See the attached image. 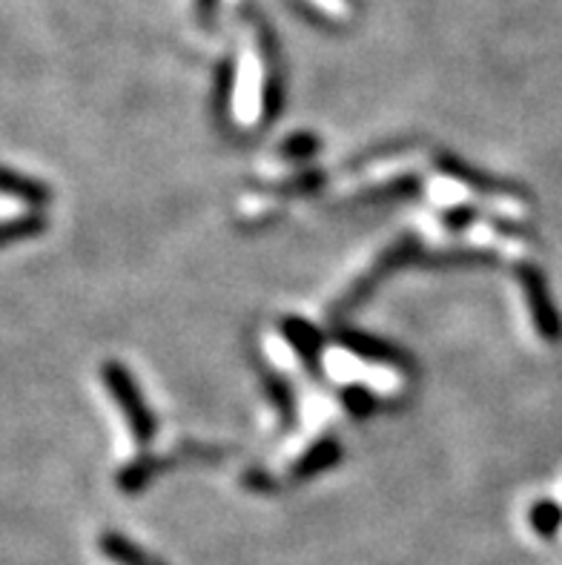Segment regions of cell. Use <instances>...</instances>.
Returning a JSON list of instances; mask_svg holds the SVG:
<instances>
[{
    "mask_svg": "<svg viewBox=\"0 0 562 565\" xmlns=\"http://www.w3.org/2000/svg\"><path fill=\"white\" fill-rule=\"evenodd\" d=\"M43 230H46V218L41 213H26L18 215V218H9V222H0V250L14 242L41 236Z\"/></svg>",
    "mask_w": 562,
    "mask_h": 565,
    "instance_id": "4fadbf2b",
    "label": "cell"
},
{
    "mask_svg": "<svg viewBox=\"0 0 562 565\" xmlns=\"http://www.w3.org/2000/svg\"><path fill=\"white\" fill-rule=\"evenodd\" d=\"M339 402H342L344 411H348L353 419H368V416L377 414L379 408L377 394H373L371 387H364V385L342 387V391H339Z\"/></svg>",
    "mask_w": 562,
    "mask_h": 565,
    "instance_id": "9a60e30c",
    "label": "cell"
},
{
    "mask_svg": "<svg viewBox=\"0 0 562 565\" xmlns=\"http://www.w3.org/2000/svg\"><path fill=\"white\" fill-rule=\"evenodd\" d=\"M517 281H520L522 296L528 301L531 322H534L537 333L549 344L562 342V316L556 310L554 299H551V285L545 279L542 267L531 265V262H522V265H517Z\"/></svg>",
    "mask_w": 562,
    "mask_h": 565,
    "instance_id": "3957f363",
    "label": "cell"
},
{
    "mask_svg": "<svg viewBox=\"0 0 562 565\" xmlns=\"http://www.w3.org/2000/svg\"><path fill=\"white\" fill-rule=\"evenodd\" d=\"M233 78H235L233 61H227V64H221L219 81H215V95H213V115H215V121H219V124H224V118H227V121H230V100H233Z\"/></svg>",
    "mask_w": 562,
    "mask_h": 565,
    "instance_id": "2e32d148",
    "label": "cell"
},
{
    "mask_svg": "<svg viewBox=\"0 0 562 565\" xmlns=\"http://www.w3.org/2000/svg\"><path fill=\"white\" fill-rule=\"evenodd\" d=\"M342 443L333 437H321L319 443H314L310 448H307L305 454H301L296 462L290 466V482H307L314 480V477H319V473L330 471V468H336L339 462H342Z\"/></svg>",
    "mask_w": 562,
    "mask_h": 565,
    "instance_id": "52a82bcc",
    "label": "cell"
},
{
    "mask_svg": "<svg viewBox=\"0 0 562 565\" xmlns=\"http://www.w3.org/2000/svg\"><path fill=\"white\" fill-rule=\"evenodd\" d=\"M282 337L287 339L296 356L301 359V365L307 367L310 376H321V351H325V337L319 328L301 319V316H285L282 319Z\"/></svg>",
    "mask_w": 562,
    "mask_h": 565,
    "instance_id": "8992f818",
    "label": "cell"
},
{
    "mask_svg": "<svg viewBox=\"0 0 562 565\" xmlns=\"http://www.w3.org/2000/svg\"><path fill=\"white\" fill-rule=\"evenodd\" d=\"M179 457L181 454H170V459L138 457L136 462H129V466L118 473V488H121L124 494H138V491H144V488L156 480V473L167 471Z\"/></svg>",
    "mask_w": 562,
    "mask_h": 565,
    "instance_id": "8fae6325",
    "label": "cell"
},
{
    "mask_svg": "<svg viewBox=\"0 0 562 565\" xmlns=\"http://www.w3.org/2000/svg\"><path fill=\"white\" fill-rule=\"evenodd\" d=\"M528 523H531L537 537L554 540L562 529V509L554 500H537L528 511Z\"/></svg>",
    "mask_w": 562,
    "mask_h": 565,
    "instance_id": "5bb4252c",
    "label": "cell"
},
{
    "mask_svg": "<svg viewBox=\"0 0 562 565\" xmlns=\"http://www.w3.org/2000/svg\"><path fill=\"white\" fill-rule=\"evenodd\" d=\"M336 342L342 344L344 351L353 353V356L364 359V362H373V365L393 367V371L402 373H411L413 367V359L407 356L402 348L384 342V339L379 337H371V333H362V330L357 328L336 330Z\"/></svg>",
    "mask_w": 562,
    "mask_h": 565,
    "instance_id": "277c9868",
    "label": "cell"
},
{
    "mask_svg": "<svg viewBox=\"0 0 562 565\" xmlns=\"http://www.w3.org/2000/svg\"><path fill=\"white\" fill-rule=\"evenodd\" d=\"M485 262H494V253L485 250H456V253H442V256L431 258V265H445V267H459V265H485Z\"/></svg>",
    "mask_w": 562,
    "mask_h": 565,
    "instance_id": "ffe728a7",
    "label": "cell"
},
{
    "mask_svg": "<svg viewBox=\"0 0 562 565\" xmlns=\"http://www.w3.org/2000/svg\"><path fill=\"white\" fill-rule=\"evenodd\" d=\"M0 193L21 199L29 207H46L52 201V190L43 181L29 179V175L9 170V167H0Z\"/></svg>",
    "mask_w": 562,
    "mask_h": 565,
    "instance_id": "30bf717a",
    "label": "cell"
},
{
    "mask_svg": "<svg viewBox=\"0 0 562 565\" xmlns=\"http://www.w3.org/2000/svg\"><path fill=\"white\" fill-rule=\"evenodd\" d=\"M420 179L416 175H411V179H399L393 181V184L382 186V190H373V193L368 195H359V201H368V204H382L384 199L388 201H396V199H407V195H416L420 193Z\"/></svg>",
    "mask_w": 562,
    "mask_h": 565,
    "instance_id": "ac0fdd59",
    "label": "cell"
},
{
    "mask_svg": "<svg viewBox=\"0 0 562 565\" xmlns=\"http://www.w3.org/2000/svg\"><path fill=\"white\" fill-rule=\"evenodd\" d=\"M100 380L107 385L109 396L118 402V408H121L124 419H127L129 425V434H132V443L147 448V445L156 439L158 423L156 416H152L150 405H147V399H144L141 387L132 380V373H129L121 362L109 359V362H104V367H100Z\"/></svg>",
    "mask_w": 562,
    "mask_h": 565,
    "instance_id": "6da1fadb",
    "label": "cell"
},
{
    "mask_svg": "<svg viewBox=\"0 0 562 565\" xmlns=\"http://www.w3.org/2000/svg\"><path fill=\"white\" fill-rule=\"evenodd\" d=\"M321 186H325V172L307 170V172H301V175H296V179H287V184L271 186V190H276V193H282V195H307V193H316V190H321Z\"/></svg>",
    "mask_w": 562,
    "mask_h": 565,
    "instance_id": "d6986e66",
    "label": "cell"
},
{
    "mask_svg": "<svg viewBox=\"0 0 562 565\" xmlns=\"http://www.w3.org/2000/svg\"><path fill=\"white\" fill-rule=\"evenodd\" d=\"M264 57V93H262V124H276L282 109H285V75H282V61H278L276 41L267 29L258 32Z\"/></svg>",
    "mask_w": 562,
    "mask_h": 565,
    "instance_id": "5b68a950",
    "label": "cell"
},
{
    "mask_svg": "<svg viewBox=\"0 0 562 565\" xmlns=\"http://www.w3.org/2000/svg\"><path fill=\"white\" fill-rule=\"evenodd\" d=\"M422 256V244H420V236H402L396 244H391L388 250L382 253V256L377 258V265L371 267V270L364 273L362 279L353 281L350 285V290L344 294V299L339 301L333 308V316L339 313H348V310L359 308L362 301L371 299V294L377 290L379 285H382L388 276H391L393 270H399V267L411 265V262H420Z\"/></svg>",
    "mask_w": 562,
    "mask_h": 565,
    "instance_id": "7a4b0ae2",
    "label": "cell"
},
{
    "mask_svg": "<svg viewBox=\"0 0 562 565\" xmlns=\"http://www.w3.org/2000/svg\"><path fill=\"white\" fill-rule=\"evenodd\" d=\"M477 218H479L477 207H454L442 215V224H445V230H448V233H463V230H468L470 224L477 222Z\"/></svg>",
    "mask_w": 562,
    "mask_h": 565,
    "instance_id": "44dd1931",
    "label": "cell"
},
{
    "mask_svg": "<svg viewBox=\"0 0 562 565\" xmlns=\"http://www.w3.org/2000/svg\"><path fill=\"white\" fill-rule=\"evenodd\" d=\"M436 164H439V170L445 172V175L463 181V184H468L470 190H479V193H520L517 186L502 184V181L488 179V175H483V172L470 170V167H465L463 161H456L454 156H439L436 158Z\"/></svg>",
    "mask_w": 562,
    "mask_h": 565,
    "instance_id": "7c38bea8",
    "label": "cell"
},
{
    "mask_svg": "<svg viewBox=\"0 0 562 565\" xmlns=\"http://www.w3.org/2000/svg\"><path fill=\"white\" fill-rule=\"evenodd\" d=\"M100 554L115 565H167L161 557H152L150 552H144L141 545L132 543L129 537L118 534V531H107L98 540Z\"/></svg>",
    "mask_w": 562,
    "mask_h": 565,
    "instance_id": "ba28073f",
    "label": "cell"
},
{
    "mask_svg": "<svg viewBox=\"0 0 562 565\" xmlns=\"http://www.w3.org/2000/svg\"><path fill=\"white\" fill-rule=\"evenodd\" d=\"M319 150H321L319 136H314V132H296V136H290L285 143H282V150L278 152H282L285 161H310Z\"/></svg>",
    "mask_w": 562,
    "mask_h": 565,
    "instance_id": "e0dca14e",
    "label": "cell"
},
{
    "mask_svg": "<svg viewBox=\"0 0 562 565\" xmlns=\"http://www.w3.org/2000/svg\"><path fill=\"white\" fill-rule=\"evenodd\" d=\"M262 385L267 399L276 408L282 428H290V425L299 423V402H296V391L290 387V382L276 371H262Z\"/></svg>",
    "mask_w": 562,
    "mask_h": 565,
    "instance_id": "9c48e42d",
    "label": "cell"
}]
</instances>
